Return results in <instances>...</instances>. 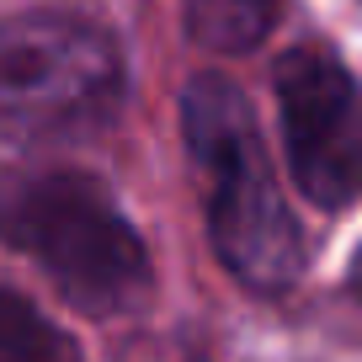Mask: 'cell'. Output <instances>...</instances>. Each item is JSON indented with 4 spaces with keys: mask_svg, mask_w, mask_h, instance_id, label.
Listing matches in <instances>:
<instances>
[{
    "mask_svg": "<svg viewBox=\"0 0 362 362\" xmlns=\"http://www.w3.org/2000/svg\"><path fill=\"white\" fill-rule=\"evenodd\" d=\"M181 134L203 181V218L218 261L256 293H283L304 272V229L261 149L250 102L224 75H197L181 96Z\"/></svg>",
    "mask_w": 362,
    "mask_h": 362,
    "instance_id": "cell-1",
    "label": "cell"
},
{
    "mask_svg": "<svg viewBox=\"0 0 362 362\" xmlns=\"http://www.w3.org/2000/svg\"><path fill=\"white\" fill-rule=\"evenodd\" d=\"M0 240L86 315H128L149 293V250L102 181L75 170L0 181Z\"/></svg>",
    "mask_w": 362,
    "mask_h": 362,
    "instance_id": "cell-2",
    "label": "cell"
},
{
    "mask_svg": "<svg viewBox=\"0 0 362 362\" xmlns=\"http://www.w3.org/2000/svg\"><path fill=\"white\" fill-rule=\"evenodd\" d=\"M123 96L117 43L86 16L22 11L0 22V134L22 144L90 134Z\"/></svg>",
    "mask_w": 362,
    "mask_h": 362,
    "instance_id": "cell-3",
    "label": "cell"
},
{
    "mask_svg": "<svg viewBox=\"0 0 362 362\" xmlns=\"http://www.w3.org/2000/svg\"><path fill=\"white\" fill-rule=\"evenodd\" d=\"M288 165L325 214L362 203V80L325 48H293L277 64Z\"/></svg>",
    "mask_w": 362,
    "mask_h": 362,
    "instance_id": "cell-4",
    "label": "cell"
},
{
    "mask_svg": "<svg viewBox=\"0 0 362 362\" xmlns=\"http://www.w3.org/2000/svg\"><path fill=\"white\" fill-rule=\"evenodd\" d=\"M0 362H80V351L22 293L0 288Z\"/></svg>",
    "mask_w": 362,
    "mask_h": 362,
    "instance_id": "cell-5",
    "label": "cell"
},
{
    "mask_svg": "<svg viewBox=\"0 0 362 362\" xmlns=\"http://www.w3.org/2000/svg\"><path fill=\"white\" fill-rule=\"evenodd\" d=\"M277 0H192V27L208 48L224 54H245L267 37Z\"/></svg>",
    "mask_w": 362,
    "mask_h": 362,
    "instance_id": "cell-6",
    "label": "cell"
},
{
    "mask_svg": "<svg viewBox=\"0 0 362 362\" xmlns=\"http://www.w3.org/2000/svg\"><path fill=\"white\" fill-rule=\"evenodd\" d=\"M351 293H357V304H362V250H357V261H351Z\"/></svg>",
    "mask_w": 362,
    "mask_h": 362,
    "instance_id": "cell-7",
    "label": "cell"
}]
</instances>
